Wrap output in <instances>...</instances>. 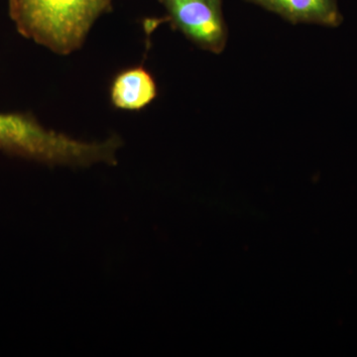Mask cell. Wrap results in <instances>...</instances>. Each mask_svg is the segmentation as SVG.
I'll use <instances>...</instances> for the list:
<instances>
[{
  "label": "cell",
  "mask_w": 357,
  "mask_h": 357,
  "mask_svg": "<svg viewBox=\"0 0 357 357\" xmlns=\"http://www.w3.org/2000/svg\"><path fill=\"white\" fill-rule=\"evenodd\" d=\"M114 0H8L9 15L25 38L61 56L84 46Z\"/></svg>",
  "instance_id": "6da1fadb"
},
{
  "label": "cell",
  "mask_w": 357,
  "mask_h": 357,
  "mask_svg": "<svg viewBox=\"0 0 357 357\" xmlns=\"http://www.w3.org/2000/svg\"><path fill=\"white\" fill-rule=\"evenodd\" d=\"M0 150L49 165L84 167L114 164L119 143L76 139L44 128L31 114L0 112Z\"/></svg>",
  "instance_id": "7a4b0ae2"
},
{
  "label": "cell",
  "mask_w": 357,
  "mask_h": 357,
  "mask_svg": "<svg viewBox=\"0 0 357 357\" xmlns=\"http://www.w3.org/2000/svg\"><path fill=\"white\" fill-rule=\"evenodd\" d=\"M166 20L175 30L201 48L220 54L227 43L222 0H158Z\"/></svg>",
  "instance_id": "3957f363"
},
{
  "label": "cell",
  "mask_w": 357,
  "mask_h": 357,
  "mask_svg": "<svg viewBox=\"0 0 357 357\" xmlns=\"http://www.w3.org/2000/svg\"><path fill=\"white\" fill-rule=\"evenodd\" d=\"M158 95V86L151 73L142 65L117 73L109 86L112 107L126 112L146 109Z\"/></svg>",
  "instance_id": "277c9868"
},
{
  "label": "cell",
  "mask_w": 357,
  "mask_h": 357,
  "mask_svg": "<svg viewBox=\"0 0 357 357\" xmlns=\"http://www.w3.org/2000/svg\"><path fill=\"white\" fill-rule=\"evenodd\" d=\"M293 23L338 27L344 21L337 0H246Z\"/></svg>",
  "instance_id": "5b68a950"
}]
</instances>
